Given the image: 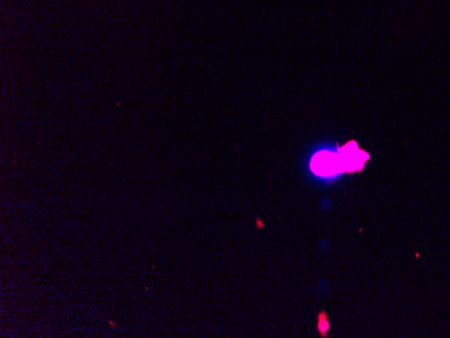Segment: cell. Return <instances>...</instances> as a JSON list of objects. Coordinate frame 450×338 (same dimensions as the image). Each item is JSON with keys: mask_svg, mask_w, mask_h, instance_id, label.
<instances>
[{"mask_svg": "<svg viewBox=\"0 0 450 338\" xmlns=\"http://www.w3.org/2000/svg\"><path fill=\"white\" fill-rule=\"evenodd\" d=\"M312 169L319 176H332L345 170L341 155L332 153H321L315 155Z\"/></svg>", "mask_w": 450, "mask_h": 338, "instance_id": "cell-1", "label": "cell"}]
</instances>
